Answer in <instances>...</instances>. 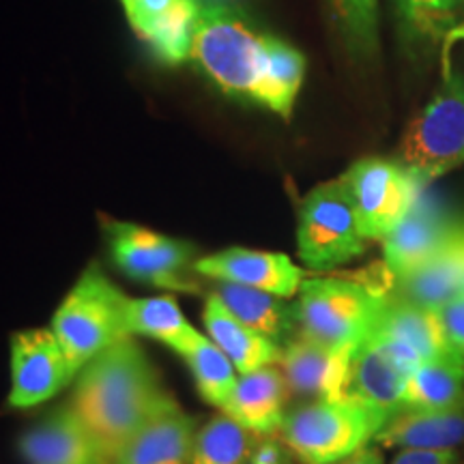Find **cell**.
<instances>
[{
    "instance_id": "15",
    "label": "cell",
    "mask_w": 464,
    "mask_h": 464,
    "mask_svg": "<svg viewBox=\"0 0 464 464\" xmlns=\"http://www.w3.org/2000/svg\"><path fill=\"white\" fill-rule=\"evenodd\" d=\"M379 448L456 450L464 443V393L443 409H400L374 437Z\"/></svg>"
},
{
    "instance_id": "9",
    "label": "cell",
    "mask_w": 464,
    "mask_h": 464,
    "mask_svg": "<svg viewBox=\"0 0 464 464\" xmlns=\"http://www.w3.org/2000/svg\"><path fill=\"white\" fill-rule=\"evenodd\" d=\"M344 183L368 241H382L402 222L426 188L396 160L363 158L348 168Z\"/></svg>"
},
{
    "instance_id": "27",
    "label": "cell",
    "mask_w": 464,
    "mask_h": 464,
    "mask_svg": "<svg viewBox=\"0 0 464 464\" xmlns=\"http://www.w3.org/2000/svg\"><path fill=\"white\" fill-rule=\"evenodd\" d=\"M263 439L219 411L196 432L189 464H247Z\"/></svg>"
},
{
    "instance_id": "30",
    "label": "cell",
    "mask_w": 464,
    "mask_h": 464,
    "mask_svg": "<svg viewBox=\"0 0 464 464\" xmlns=\"http://www.w3.org/2000/svg\"><path fill=\"white\" fill-rule=\"evenodd\" d=\"M440 321H443L445 335H448V344L451 353L464 362V293L458 295L451 301H448L439 310Z\"/></svg>"
},
{
    "instance_id": "24",
    "label": "cell",
    "mask_w": 464,
    "mask_h": 464,
    "mask_svg": "<svg viewBox=\"0 0 464 464\" xmlns=\"http://www.w3.org/2000/svg\"><path fill=\"white\" fill-rule=\"evenodd\" d=\"M400 37L413 50L445 44L460 24L464 0H393Z\"/></svg>"
},
{
    "instance_id": "26",
    "label": "cell",
    "mask_w": 464,
    "mask_h": 464,
    "mask_svg": "<svg viewBox=\"0 0 464 464\" xmlns=\"http://www.w3.org/2000/svg\"><path fill=\"white\" fill-rule=\"evenodd\" d=\"M200 7V0H172L170 7L155 17L147 31L140 34L160 63L177 67L189 61Z\"/></svg>"
},
{
    "instance_id": "16",
    "label": "cell",
    "mask_w": 464,
    "mask_h": 464,
    "mask_svg": "<svg viewBox=\"0 0 464 464\" xmlns=\"http://www.w3.org/2000/svg\"><path fill=\"white\" fill-rule=\"evenodd\" d=\"M288 382L276 365L239 374L235 392L222 413L260 437H274L286 417Z\"/></svg>"
},
{
    "instance_id": "2",
    "label": "cell",
    "mask_w": 464,
    "mask_h": 464,
    "mask_svg": "<svg viewBox=\"0 0 464 464\" xmlns=\"http://www.w3.org/2000/svg\"><path fill=\"white\" fill-rule=\"evenodd\" d=\"M73 382L69 404L100 439L110 458L155 417L179 409L133 335L92 357Z\"/></svg>"
},
{
    "instance_id": "35",
    "label": "cell",
    "mask_w": 464,
    "mask_h": 464,
    "mask_svg": "<svg viewBox=\"0 0 464 464\" xmlns=\"http://www.w3.org/2000/svg\"><path fill=\"white\" fill-rule=\"evenodd\" d=\"M462 42H464V22H460V24H458L454 31L450 33V37L445 39V45L451 48L454 44H462Z\"/></svg>"
},
{
    "instance_id": "5",
    "label": "cell",
    "mask_w": 464,
    "mask_h": 464,
    "mask_svg": "<svg viewBox=\"0 0 464 464\" xmlns=\"http://www.w3.org/2000/svg\"><path fill=\"white\" fill-rule=\"evenodd\" d=\"M127 305L130 297L97 265H91L69 290L52 318V332L78 374L92 357L130 338Z\"/></svg>"
},
{
    "instance_id": "7",
    "label": "cell",
    "mask_w": 464,
    "mask_h": 464,
    "mask_svg": "<svg viewBox=\"0 0 464 464\" xmlns=\"http://www.w3.org/2000/svg\"><path fill=\"white\" fill-rule=\"evenodd\" d=\"M344 179L316 185L301 200L297 219L299 258L314 271H332L368 249Z\"/></svg>"
},
{
    "instance_id": "8",
    "label": "cell",
    "mask_w": 464,
    "mask_h": 464,
    "mask_svg": "<svg viewBox=\"0 0 464 464\" xmlns=\"http://www.w3.org/2000/svg\"><path fill=\"white\" fill-rule=\"evenodd\" d=\"M103 237L114 265L131 280L179 293L198 290V284L191 280L198 260L194 243L121 219H106Z\"/></svg>"
},
{
    "instance_id": "10",
    "label": "cell",
    "mask_w": 464,
    "mask_h": 464,
    "mask_svg": "<svg viewBox=\"0 0 464 464\" xmlns=\"http://www.w3.org/2000/svg\"><path fill=\"white\" fill-rule=\"evenodd\" d=\"M78 370L69 362L52 327L17 332L11 338V392L9 404L17 409L37 406L54 398Z\"/></svg>"
},
{
    "instance_id": "18",
    "label": "cell",
    "mask_w": 464,
    "mask_h": 464,
    "mask_svg": "<svg viewBox=\"0 0 464 464\" xmlns=\"http://www.w3.org/2000/svg\"><path fill=\"white\" fill-rule=\"evenodd\" d=\"M196 432L198 421L179 406L133 434L112 464H189Z\"/></svg>"
},
{
    "instance_id": "17",
    "label": "cell",
    "mask_w": 464,
    "mask_h": 464,
    "mask_svg": "<svg viewBox=\"0 0 464 464\" xmlns=\"http://www.w3.org/2000/svg\"><path fill=\"white\" fill-rule=\"evenodd\" d=\"M464 293V218H458L448 241L413 276L396 282V297L440 310Z\"/></svg>"
},
{
    "instance_id": "29",
    "label": "cell",
    "mask_w": 464,
    "mask_h": 464,
    "mask_svg": "<svg viewBox=\"0 0 464 464\" xmlns=\"http://www.w3.org/2000/svg\"><path fill=\"white\" fill-rule=\"evenodd\" d=\"M191 374H194L196 387H198L200 396L216 409L222 411L235 392L239 372H237L235 363L224 355V351L216 342L205 338L194 351L185 357Z\"/></svg>"
},
{
    "instance_id": "32",
    "label": "cell",
    "mask_w": 464,
    "mask_h": 464,
    "mask_svg": "<svg viewBox=\"0 0 464 464\" xmlns=\"http://www.w3.org/2000/svg\"><path fill=\"white\" fill-rule=\"evenodd\" d=\"M390 464H458L456 450H400Z\"/></svg>"
},
{
    "instance_id": "20",
    "label": "cell",
    "mask_w": 464,
    "mask_h": 464,
    "mask_svg": "<svg viewBox=\"0 0 464 464\" xmlns=\"http://www.w3.org/2000/svg\"><path fill=\"white\" fill-rule=\"evenodd\" d=\"M202 323H205L208 340L222 348L224 355L235 363L239 374L254 372L266 365H277L280 362L282 346L241 323L213 290L207 295Z\"/></svg>"
},
{
    "instance_id": "1",
    "label": "cell",
    "mask_w": 464,
    "mask_h": 464,
    "mask_svg": "<svg viewBox=\"0 0 464 464\" xmlns=\"http://www.w3.org/2000/svg\"><path fill=\"white\" fill-rule=\"evenodd\" d=\"M191 63L224 95L290 119L305 78V58L274 34L260 33L239 9L202 3Z\"/></svg>"
},
{
    "instance_id": "14",
    "label": "cell",
    "mask_w": 464,
    "mask_h": 464,
    "mask_svg": "<svg viewBox=\"0 0 464 464\" xmlns=\"http://www.w3.org/2000/svg\"><path fill=\"white\" fill-rule=\"evenodd\" d=\"M20 454L31 464H112L100 439L72 404L61 406L20 439Z\"/></svg>"
},
{
    "instance_id": "31",
    "label": "cell",
    "mask_w": 464,
    "mask_h": 464,
    "mask_svg": "<svg viewBox=\"0 0 464 464\" xmlns=\"http://www.w3.org/2000/svg\"><path fill=\"white\" fill-rule=\"evenodd\" d=\"M170 5L172 0H127L123 3V11L133 31L142 34L150 26V22L164 14Z\"/></svg>"
},
{
    "instance_id": "34",
    "label": "cell",
    "mask_w": 464,
    "mask_h": 464,
    "mask_svg": "<svg viewBox=\"0 0 464 464\" xmlns=\"http://www.w3.org/2000/svg\"><path fill=\"white\" fill-rule=\"evenodd\" d=\"M334 464H385V458H382V451L379 450V445H365V448L357 450L355 454L342 458V460L334 462Z\"/></svg>"
},
{
    "instance_id": "13",
    "label": "cell",
    "mask_w": 464,
    "mask_h": 464,
    "mask_svg": "<svg viewBox=\"0 0 464 464\" xmlns=\"http://www.w3.org/2000/svg\"><path fill=\"white\" fill-rule=\"evenodd\" d=\"M357 348H329L295 335L282 346L277 368L282 370L288 390L310 400H340L348 396V376Z\"/></svg>"
},
{
    "instance_id": "33",
    "label": "cell",
    "mask_w": 464,
    "mask_h": 464,
    "mask_svg": "<svg viewBox=\"0 0 464 464\" xmlns=\"http://www.w3.org/2000/svg\"><path fill=\"white\" fill-rule=\"evenodd\" d=\"M247 464H290V460L280 439L265 437Z\"/></svg>"
},
{
    "instance_id": "23",
    "label": "cell",
    "mask_w": 464,
    "mask_h": 464,
    "mask_svg": "<svg viewBox=\"0 0 464 464\" xmlns=\"http://www.w3.org/2000/svg\"><path fill=\"white\" fill-rule=\"evenodd\" d=\"M213 293L224 301V305L241 323H246L247 327L256 329L258 334L274 340L277 346H284L288 340L297 335L295 304H286V299L228 282H216Z\"/></svg>"
},
{
    "instance_id": "4",
    "label": "cell",
    "mask_w": 464,
    "mask_h": 464,
    "mask_svg": "<svg viewBox=\"0 0 464 464\" xmlns=\"http://www.w3.org/2000/svg\"><path fill=\"white\" fill-rule=\"evenodd\" d=\"M295 304L297 334L329 348H359L390 295L346 277H305Z\"/></svg>"
},
{
    "instance_id": "6",
    "label": "cell",
    "mask_w": 464,
    "mask_h": 464,
    "mask_svg": "<svg viewBox=\"0 0 464 464\" xmlns=\"http://www.w3.org/2000/svg\"><path fill=\"white\" fill-rule=\"evenodd\" d=\"M423 185L464 164V75L448 73L432 102L406 127L398 160Z\"/></svg>"
},
{
    "instance_id": "19",
    "label": "cell",
    "mask_w": 464,
    "mask_h": 464,
    "mask_svg": "<svg viewBox=\"0 0 464 464\" xmlns=\"http://www.w3.org/2000/svg\"><path fill=\"white\" fill-rule=\"evenodd\" d=\"M411 374L400 365L379 340L368 335L355 351L348 376V396L385 411L387 415L402 409L406 382Z\"/></svg>"
},
{
    "instance_id": "11",
    "label": "cell",
    "mask_w": 464,
    "mask_h": 464,
    "mask_svg": "<svg viewBox=\"0 0 464 464\" xmlns=\"http://www.w3.org/2000/svg\"><path fill=\"white\" fill-rule=\"evenodd\" d=\"M194 271L207 280L256 288L282 299L295 297L305 280V271L286 254L249 247H226L207 254L196 260Z\"/></svg>"
},
{
    "instance_id": "22",
    "label": "cell",
    "mask_w": 464,
    "mask_h": 464,
    "mask_svg": "<svg viewBox=\"0 0 464 464\" xmlns=\"http://www.w3.org/2000/svg\"><path fill=\"white\" fill-rule=\"evenodd\" d=\"M127 327H130L133 338L142 335V338L158 340L168 348H172L183 359L207 338L185 318L172 295L140 299L130 297Z\"/></svg>"
},
{
    "instance_id": "28",
    "label": "cell",
    "mask_w": 464,
    "mask_h": 464,
    "mask_svg": "<svg viewBox=\"0 0 464 464\" xmlns=\"http://www.w3.org/2000/svg\"><path fill=\"white\" fill-rule=\"evenodd\" d=\"M327 7L348 56L372 63L379 54V0H327Z\"/></svg>"
},
{
    "instance_id": "3",
    "label": "cell",
    "mask_w": 464,
    "mask_h": 464,
    "mask_svg": "<svg viewBox=\"0 0 464 464\" xmlns=\"http://www.w3.org/2000/svg\"><path fill=\"white\" fill-rule=\"evenodd\" d=\"M390 415L355 396L314 400L284 417L277 437L304 464H334L374 443Z\"/></svg>"
},
{
    "instance_id": "21",
    "label": "cell",
    "mask_w": 464,
    "mask_h": 464,
    "mask_svg": "<svg viewBox=\"0 0 464 464\" xmlns=\"http://www.w3.org/2000/svg\"><path fill=\"white\" fill-rule=\"evenodd\" d=\"M370 334H379L382 338L415 348L423 362L451 351L439 310L417 305L413 301L396 297V295L387 297L379 321Z\"/></svg>"
},
{
    "instance_id": "25",
    "label": "cell",
    "mask_w": 464,
    "mask_h": 464,
    "mask_svg": "<svg viewBox=\"0 0 464 464\" xmlns=\"http://www.w3.org/2000/svg\"><path fill=\"white\" fill-rule=\"evenodd\" d=\"M464 393V362L456 353L426 359L406 382L402 409L432 411L456 402Z\"/></svg>"
},
{
    "instance_id": "12",
    "label": "cell",
    "mask_w": 464,
    "mask_h": 464,
    "mask_svg": "<svg viewBox=\"0 0 464 464\" xmlns=\"http://www.w3.org/2000/svg\"><path fill=\"white\" fill-rule=\"evenodd\" d=\"M458 218L450 216L445 207L426 194L417 196L415 205L402 222L382 239V263L392 280H404L413 276L439 252L454 230Z\"/></svg>"
}]
</instances>
